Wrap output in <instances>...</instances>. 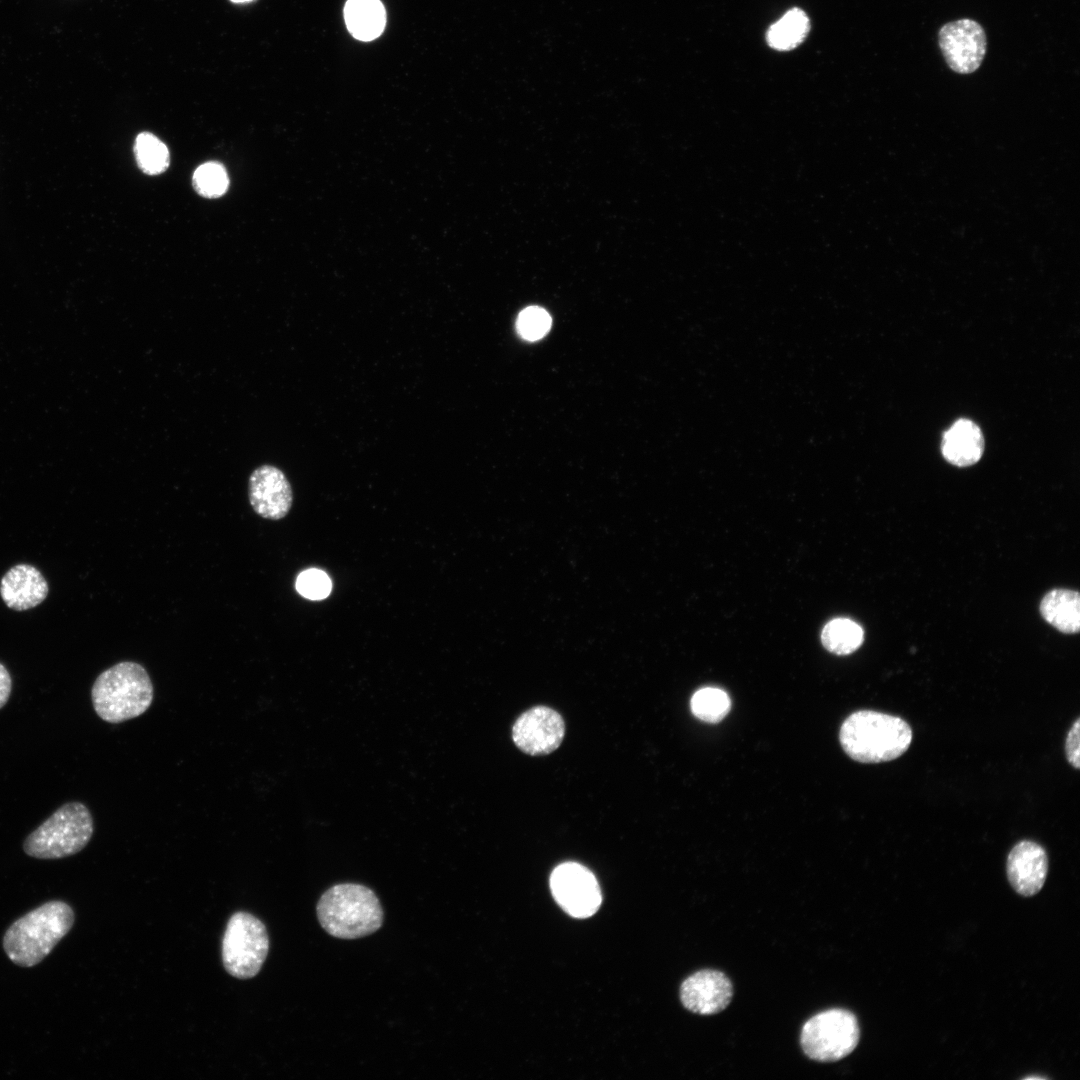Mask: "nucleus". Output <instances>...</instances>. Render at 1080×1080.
Listing matches in <instances>:
<instances>
[{
  "label": "nucleus",
  "instance_id": "nucleus-15",
  "mask_svg": "<svg viewBox=\"0 0 1080 1080\" xmlns=\"http://www.w3.org/2000/svg\"><path fill=\"white\" fill-rule=\"evenodd\" d=\"M944 458L951 464L966 467L975 464L984 451L981 429L969 419H959L945 431L941 444Z\"/></svg>",
  "mask_w": 1080,
  "mask_h": 1080
},
{
  "label": "nucleus",
  "instance_id": "nucleus-3",
  "mask_svg": "<svg viewBox=\"0 0 1080 1080\" xmlns=\"http://www.w3.org/2000/svg\"><path fill=\"white\" fill-rule=\"evenodd\" d=\"M74 913L69 905L51 901L16 920L6 931L3 946L10 960L22 967L40 963L69 932Z\"/></svg>",
  "mask_w": 1080,
  "mask_h": 1080
},
{
  "label": "nucleus",
  "instance_id": "nucleus-10",
  "mask_svg": "<svg viewBox=\"0 0 1080 1080\" xmlns=\"http://www.w3.org/2000/svg\"><path fill=\"white\" fill-rule=\"evenodd\" d=\"M565 723L552 708L536 706L525 711L513 725L512 738L516 746L532 756L555 751L563 741Z\"/></svg>",
  "mask_w": 1080,
  "mask_h": 1080
},
{
  "label": "nucleus",
  "instance_id": "nucleus-2",
  "mask_svg": "<svg viewBox=\"0 0 1080 1080\" xmlns=\"http://www.w3.org/2000/svg\"><path fill=\"white\" fill-rule=\"evenodd\" d=\"M316 912L320 925L329 935L346 940L376 932L384 920L376 894L357 883L330 887L320 897Z\"/></svg>",
  "mask_w": 1080,
  "mask_h": 1080
},
{
  "label": "nucleus",
  "instance_id": "nucleus-20",
  "mask_svg": "<svg viewBox=\"0 0 1080 1080\" xmlns=\"http://www.w3.org/2000/svg\"><path fill=\"white\" fill-rule=\"evenodd\" d=\"M134 154L139 168L148 175H158L169 166L166 145L151 133H140L134 144Z\"/></svg>",
  "mask_w": 1080,
  "mask_h": 1080
},
{
  "label": "nucleus",
  "instance_id": "nucleus-14",
  "mask_svg": "<svg viewBox=\"0 0 1080 1080\" xmlns=\"http://www.w3.org/2000/svg\"><path fill=\"white\" fill-rule=\"evenodd\" d=\"M48 583L34 566L18 564L10 568L0 582V595L16 611L39 605L48 595Z\"/></svg>",
  "mask_w": 1080,
  "mask_h": 1080
},
{
  "label": "nucleus",
  "instance_id": "nucleus-23",
  "mask_svg": "<svg viewBox=\"0 0 1080 1080\" xmlns=\"http://www.w3.org/2000/svg\"><path fill=\"white\" fill-rule=\"evenodd\" d=\"M551 327V317L546 310L530 306L522 310L516 321L518 334L525 340L536 341L545 336Z\"/></svg>",
  "mask_w": 1080,
  "mask_h": 1080
},
{
  "label": "nucleus",
  "instance_id": "nucleus-6",
  "mask_svg": "<svg viewBox=\"0 0 1080 1080\" xmlns=\"http://www.w3.org/2000/svg\"><path fill=\"white\" fill-rule=\"evenodd\" d=\"M859 1038L855 1015L844 1009H830L813 1016L804 1024L800 1044L808 1058L818 1062H835L853 1052Z\"/></svg>",
  "mask_w": 1080,
  "mask_h": 1080
},
{
  "label": "nucleus",
  "instance_id": "nucleus-11",
  "mask_svg": "<svg viewBox=\"0 0 1080 1080\" xmlns=\"http://www.w3.org/2000/svg\"><path fill=\"white\" fill-rule=\"evenodd\" d=\"M249 500L253 510L262 518L280 520L291 509L292 488L279 468L264 464L250 475Z\"/></svg>",
  "mask_w": 1080,
  "mask_h": 1080
},
{
  "label": "nucleus",
  "instance_id": "nucleus-13",
  "mask_svg": "<svg viewBox=\"0 0 1080 1080\" xmlns=\"http://www.w3.org/2000/svg\"><path fill=\"white\" fill-rule=\"evenodd\" d=\"M1006 870L1008 880L1018 894L1033 896L1041 890L1046 880L1047 853L1036 842L1020 841L1008 854Z\"/></svg>",
  "mask_w": 1080,
  "mask_h": 1080
},
{
  "label": "nucleus",
  "instance_id": "nucleus-25",
  "mask_svg": "<svg viewBox=\"0 0 1080 1080\" xmlns=\"http://www.w3.org/2000/svg\"><path fill=\"white\" fill-rule=\"evenodd\" d=\"M1079 738H1080V719L1077 718L1075 720V722L1073 723V725L1071 726L1070 730L1068 731L1067 737H1066V740H1065V752H1066L1067 760L1070 763V765H1072L1075 769H1079V766H1080Z\"/></svg>",
  "mask_w": 1080,
  "mask_h": 1080
},
{
  "label": "nucleus",
  "instance_id": "nucleus-5",
  "mask_svg": "<svg viewBox=\"0 0 1080 1080\" xmlns=\"http://www.w3.org/2000/svg\"><path fill=\"white\" fill-rule=\"evenodd\" d=\"M93 834V818L80 802L58 808L23 843L26 854L38 859H58L81 851Z\"/></svg>",
  "mask_w": 1080,
  "mask_h": 1080
},
{
  "label": "nucleus",
  "instance_id": "nucleus-4",
  "mask_svg": "<svg viewBox=\"0 0 1080 1080\" xmlns=\"http://www.w3.org/2000/svg\"><path fill=\"white\" fill-rule=\"evenodd\" d=\"M91 698L95 712L106 722L120 723L143 714L153 700V685L146 669L125 661L103 671L95 680Z\"/></svg>",
  "mask_w": 1080,
  "mask_h": 1080
},
{
  "label": "nucleus",
  "instance_id": "nucleus-17",
  "mask_svg": "<svg viewBox=\"0 0 1080 1080\" xmlns=\"http://www.w3.org/2000/svg\"><path fill=\"white\" fill-rule=\"evenodd\" d=\"M344 19L353 37L371 41L383 32L386 12L379 0H348L344 7Z\"/></svg>",
  "mask_w": 1080,
  "mask_h": 1080
},
{
  "label": "nucleus",
  "instance_id": "nucleus-19",
  "mask_svg": "<svg viewBox=\"0 0 1080 1080\" xmlns=\"http://www.w3.org/2000/svg\"><path fill=\"white\" fill-rule=\"evenodd\" d=\"M821 641L823 646L832 653L850 654L862 644L863 629L850 619H833L823 628Z\"/></svg>",
  "mask_w": 1080,
  "mask_h": 1080
},
{
  "label": "nucleus",
  "instance_id": "nucleus-1",
  "mask_svg": "<svg viewBox=\"0 0 1080 1080\" xmlns=\"http://www.w3.org/2000/svg\"><path fill=\"white\" fill-rule=\"evenodd\" d=\"M839 739L843 750L853 760L881 763L894 760L908 750L912 730L900 717L861 710L846 718Z\"/></svg>",
  "mask_w": 1080,
  "mask_h": 1080
},
{
  "label": "nucleus",
  "instance_id": "nucleus-16",
  "mask_svg": "<svg viewBox=\"0 0 1080 1080\" xmlns=\"http://www.w3.org/2000/svg\"><path fill=\"white\" fill-rule=\"evenodd\" d=\"M1042 617L1062 633L1074 634L1080 628V596L1077 591L1054 589L1040 603Z\"/></svg>",
  "mask_w": 1080,
  "mask_h": 1080
},
{
  "label": "nucleus",
  "instance_id": "nucleus-21",
  "mask_svg": "<svg viewBox=\"0 0 1080 1080\" xmlns=\"http://www.w3.org/2000/svg\"><path fill=\"white\" fill-rule=\"evenodd\" d=\"M695 717L707 723L720 722L729 712L731 701L728 694L714 687H705L696 691L690 701Z\"/></svg>",
  "mask_w": 1080,
  "mask_h": 1080
},
{
  "label": "nucleus",
  "instance_id": "nucleus-8",
  "mask_svg": "<svg viewBox=\"0 0 1080 1080\" xmlns=\"http://www.w3.org/2000/svg\"><path fill=\"white\" fill-rule=\"evenodd\" d=\"M555 901L570 916L587 918L597 912L602 896L594 874L581 864L558 865L550 877Z\"/></svg>",
  "mask_w": 1080,
  "mask_h": 1080
},
{
  "label": "nucleus",
  "instance_id": "nucleus-22",
  "mask_svg": "<svg viewBox=\"0 0 1080 1080\" xmlns=\"http://www.w3.org/2000/svg\"><path fill=\"white\" fill-rule=\"evenodd\" d=\"M192 183L201 196L218 198L226 192L229 180L225 168L220 163L207 162L195 170Z\"/></svg>",
  "mask_w": 1080,
  "mask_h": 1080
},
{
  "label": "nucleus",
  "instance_id": "nucleus-12",
  "mask_svg": "<svg viewBox=\"0 0 1080 1080\" xmlns=\"http://www.w3.org/2000/svg\"><path fill=\"white\" fill-rule=\"evenodd\" d=\"M733 997L728 977L720 971L701 970L689 976L681 985L683 1006L696 1014L712 1015L724 1010Z\"/></svg>",
  "mask_w": 1080,
  "mask_h": 1080
},
{
  "label": "nucleus",
  "instance_id": "nucleus-27",
  "mask_svg": "<svg viewBox=\"0 0 1080 1080\" xmlns=\"http://www.w3.org/2000/svg\"><path fill=\"white\" fill-rule=\"evenodd\" d=\"M231 1L239 3V2H247V1H251V0H231Z\"/></svg>",
  "mask_w": 1080,
  "mask_h": 1080
},
{
  "label": "nucleus",
  "instance_id": "nucleus-18",
  "mask_svg": "<svg viewBox=\"0 0 1080 1080\" xmlns=\"http://www.w3.org/2000/svg\"><path fill=\"white\" fill-rule=\"evenodd\" d=\"M809 29L810 22L807 14L799 8H793L769 27L766 40L773 49L791 50L805 39Z\"/></svg>",
  "mask_w": 1080,
  "mask_h": 1080
},
{
  "label": "nucleus",
  "instance_id": "nucleus-9",
  "mask_svg": "<svg viewBox=\"0 0 1080 1080\" xmlns=\"http://www.w3.org/2000/svg\"><path fill=\"white\" fill-rule=\"evenodd\" d=\"M938 44L947 65L958 74L975 72L982 64L987 50L983 27L969 18L941 26Z\"/></svg>",
  "mask_w": 1080,
  "mask_h": 1080
},
{
  "label": "nucleus",
  "instance_id": "nucleus-26",
  "mask_svg": "<svg viewBox=\"0 0 1080 1080\" xmlns=\"http://www.w3.org/2000/svg\"><path fill=\"white\" fill-rule=\"evenodd\" d=\"M12 681L8 670L0 663V709L6 704L11 693Z\"/></svg>",
  "mask_w": 1080,
  "mask_h": 1080
},
{
  "label": "nucleus",
  "instance_id": "nucleus-24",
  "mask_svg": "<svg viewBox=\"0 0 1080 1080\" xmlns=\"http://www.w3.org/2000/svg\"><path fill=\"white\" fill-rule=\"evenodd\" d=\"M296 589L299 594L308 599L321 600L330 594L332 583L324 571L311 568L299 574Z\"/></svg>",
  "mask_w": 1080,
  "mask_h": 1080
},
{
  "label": "nucleus",
  "instance_id": "nucleus-7",
  "mask_svg": "<svg viewBox=\"0 0 1080 1080\" xmlns=\"http://www.w3.org/2000/svg\"><path fill=\"white\" fill-rule=\"evenodd\" d=\"M268 951V933L258 918L246 912L231 916L222 940L223 965L231 976L238 979L256 976Z\"/></svg>",
  "mask_w": 1080,
  "mask_h": 1080
}]
</instances>
